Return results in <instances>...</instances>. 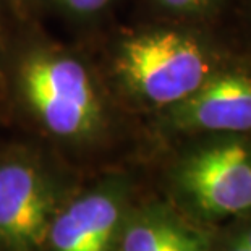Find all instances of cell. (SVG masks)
<instances>
[{
	"label": "cell",
	"mask_w": 251,
	"mask_h": 251,
	"mask_svg": "<svg viewBox=\"0 0 251 251\" xmlns=\"http://www.w3.org/2000/svg\"><path fill=\"white\" fill-rule=\"evenodd\" d=\"M230 60L221 46L200 31L156 26L122 37L112 70L126 98L159 114L188 99Z\"/></svg>",
	"instance_id": "obj_1"
},
{
	"label": "cell",
	"mask_w": 251,
	"mask_h": 251,
	"mask_svg": "<svg viewBox=\"0 0 251 251\" xmlns=\"http://www.w3.org/2000/svg\"><path fill=\"white\" fill-rule=\"evenodd\" d=\"M18 89L36 124L57 141L86 146L107 130V102L98 79L70 52L55 47L28 52L18 67Z\"/></svg>",
	"instance_id": "obj_2"
},
{
	"label": "cell",
	"mask_w": 251,
	"mask_h": 251,
	"mask_svg": "<svg viewBox=\"0 0 251 251\" xmlns=\"http://www.w3.org/2000/svg\"><path fill=\"white\" fill-rule=\"evenodd\" d=\"M175 207L198 226L251 219V133L196 136L169 169Z\"/></svg>",
	"instance_id": "obj_3"
},
{
	"label": "cell",
	"mask_w": 251,
	"mask_h": 251,
	"mask_svg": "<svg viewBox=\"0 0 251 251\" xmlns=\"http://www.w3.org/2000/svg\"><path fill=\"white\" fill-rule=\"evenodd\" d=\"M70 191L39 154L0 156V251H44L55 212Z\"/></svg>",
	"instance_id": "obj_4"
},
{
	"label": "cell",
	"mask_w": 251,
	"mask_h": 251,
	"mask_svg": "<svg viewBox=\"0 0 251 251\" xmlns=\"http://www.w3.org/2000/svg\"><path fill=\"white\" fill-rule=\"evenodd\" d=\"M131 180L110 174L76 193L55 212L44 251H112L131 207Z\"/></svg>",
	"instance_id": "obj_5"
},
{
	"label": "cell",
	"mask_w": 251,
	"mask_h": 251,
	"mask_svg": "<svg viewBox=\"0 0 251 251\" xmlns=\"http://www.w3.org/2000/svg\"><path fill=\"white\" fill-rule=\"evenodd\" d=\"M159 130L186 138L251 133V67L232 58L188 99L159 112Z\"/></svg>",
	"instance_id": "obj_6"
},
{
	"label": "cell",
	"mask_w": 251,
	"mask_h": 251,
	"mask_svg": "<svg viewBox=\"0 0 251 251\" xmlns=\"http://www.w3.org/2000/svg\"><path fill=\"white\" fill-rule=\"evenodd\" d=\"M112 251H211V242L175 206L154 201L131 204Z\"/></svg>",
	"instance_id": "obj_7"
},
{
	"label": "cell",
	"mask_w": 251,
	"mask_h": 251,
	"mask_svg": "<svg viewBox=\"0 0 251 251\" xmlns=\"http://www.w3.org/2000/svg\"><path fill=\"white\" fill-rule=\"evenodd\" d=\"M154 3L172 18L196 21L214 17L227 0H154Z\"/></svg>",
	"instance_id": "obj_8"
},
{
	"label": "cell",
	"mask_w": 251,
	"mask_h": 251,
	"mask_svg": "<svg viewBox=\"0 0 251 251\" xmlns=\"http://www.w3.org/2000/svg\"><path fill=\"white\" fill-rule=\"evenodd\" d=\"M54 2L76 17H93L107 8L114 0H54Z\"/></svg>",
	"instance_id": "obj_9"
},
{
	"label": "cell",
	"mask_w": 251,
	"mask_h": 251,
	"mask_svg": "<svg viewBox=\"0 0 251 251\" xmlns=\"http://www.w3.org/2000/svg\"><path fill=\"white\" fill-rule=\"evenodd\" d=\"M227 242L237 245V247L251 250V219H248L247 224L240 226L237 230H233L230 237L227 238Z\"/></svg>",
	"instance_id": "obj_10"
},
{
	"label": "cell",
	"mask_w": 251,
	"mask_h": 251,
	"mask_svg": "<svg viewBox=\"0 0 251 251\" xmlns=\"http://www.w3.org/2000/svg\"><path fill=\"white\" fill-rule=\"evenodd\" d=\"M211 251H212V248H211ZM217 251H251V250H248V248H242V247H237V245L226 242V243H224V247H221Z\"/></svg>",
	"instance_id": "obj_11"
}]
</instances>
